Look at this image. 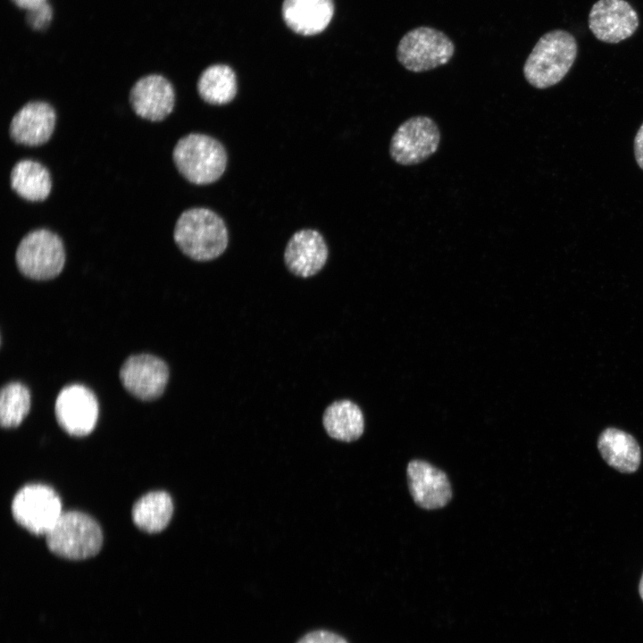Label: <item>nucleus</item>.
Returning a JSON list of instances; mask_svg holds the SVG:
<instances>
[{"label":"nucleus","instance_id":"a211bd4d","mask_svg":"<svg viewBox=\"0 0 643 643\" xmlns=\"http://www.w3.org/2000/svg\"><path fill=\"white\" fill-rule=\"evenodd\" d=\"M10 187L24 200L41 202L48 197L52 189L50 172L37 161L21 159L10 171Z\"/></svg>","mask_w":643,"mask_h":643},{"label":"nucleus","instance_id":"f8f14e48","mask_svg":"<svg viewBox=\"0 0 643 643\" xmlns=\"http://www.w3.org/2000/svg\"><path fill=\"white\" fill-rule=\"evenodd\" d=\"M133 112L149 121H161L173 111L175 91L171 83L160 74L146 75L136 81L129 94Z\"/></svg>","mask_w":643,"mask_h":643},{"label":"nucleus","instance_id":"393cba45","mask_svg":"<svg viewBox=\"0 0 643 643\" xmlns=\"http://www.w3.org/2000/svg\"><path fill=\"white\" fill-rule=\"evenodd\" d=\"M634 153L639 166L643 170V123L635 137Z\"/></svg>","mask_w":643,"mask_h":643},{"label":"nucleus","instance_id":"5701e85b","mask_svg":"<svg viewBox=\"0 0 643 643\" xmlns=\"http://www.w3.org/2000/svg\"><path fill=\"white\" fill-rule=\"evenodd\" d=\"M52 8L47 2L28 10L27 21L37 30L46 29L52 20Z\"/></svg>","mask_w":643,"mask_h":643},{"label":"nucleus","instance_id":"dca6fc26","mask_svg":"<svg viewBox=\"0 0 643 643\" xmlns=\"http://www.w3.org/2000/svg\"><path fill=\"white\" fill-rule=\"evenodd\" d=\"M281 13L286 25L295 33L313 36L330 24L334 4L333 0H284Z\"/></svg>","mask_w":643,"mask_h":643},{"label":"nucleus","instance_id":"4468645a","mask_svg":"<svg viewBox=\"0 0 643 643\" xmlns=\"http://www.w3.org/2000/svg\"><path fill=\"white\" fill-rule=\"evenodd\" d=\"M411 496L417 505L433 510L445 506L452 497L447 474L423 460H412L406 469Z\"/></svg>","mask_w":643,"mask_h":643},{"label":"nucleus","instance_id":"f03ea898","mask_svg":"<svg viewBox=\"0 0 643 643\" xmlns=\"http://www.w3.org/2000/svg\"><path fill=\"white\" fill-rule=\"evenodd\" d=\"M578 52L573 35L554 29L539 38L523 65V75L534 88L544 89L557 84L572 66Z\"/></svg>","mask_w":643,"mask_h":643},{"label":"nucleus","instance_id":"412c9836","mask_svg":"<svg viewBox=\"0 0 643 643\" xmlns=\"http://www.w3.org/2000/svg\"><path fill=\"white\" fill-rule=\"evenodd\" d=\"M200 97L213 105L231 102L237 94V78L226 64H213L202 71L196 84Z\"/></svg>","mask_w":643,"mask_h":643},{"label":"nucleus","instance_id":"39448f33","mask_svg":"<svg viewBox=\"0 0 643 643\" xmlns=\"http://www.w3.org/2000/svg\"><path fill=\"white\" fill-rule=\"evenodd\" d=\"M452 39L443 31L420 26L407 31L397 47V59L407 71L419 73L447 64L455 54Z\"/></svg>","mask_w":643,"mask_h":643},{"label":"nucleus","instance_id":"bb28decb","mask_svg":"<svg viewBox=\"0 0 643 643\" xmlns=\"http://www.w3.org/2000/svg\"><path fill=\"white\" fill-rule=\"evenodd\" d=\"M639 593L643 601V573H642V576H641V579H640L639 584Z\"/></svg>","mask_w":643,"mask_h":643},{"label":"nucleus","instance_id":"f257e3e1","mask_svg":"<svg viewBox=\"0 0 643 643\" xmlns=\"http://www.w3.org/2000/svg\"><path fill=\"white\" fill-rule=\"evenodd\" d=\"M179 249L197 262H207L221 255L229 243L227 226L211 209L192 207L179 216L173 230Z\"/></svg>","mask_w":643,"mask_h":643},{"label":"nucleus","instance_id":"a878e982","mask_svg":"<svg viewBox=\"0 0 643 643\" xmlns=\"http://www.w3.org/2000/svg\"><path fill=\"white\" fill-rule=\"evenodd\" d=\"M20 8L27 11L46 2V0H13Z\"/></svg>","mask_w":643,"mask_h":643},{"label":"nucleus","instance_id":"b1692460","mask_svg":"<svg viewBox=\"0 0 643 643\" xmlns=\"http://www.w3.org/2000/svg\"><path fill=\"white\" fill-rule=\"evenodd\" d=\"M297 643H348L343 637L332 631L318 630L302 637Z\"/></svg>","mask_w":643,"mask_h":643},{"label":"nucleus","instance_id":"aec40b11","mask_svg":"<svg viewBox=\"0 0 643 643\" xmlns=\"http://www.w3.org/2000/svg\"><path fill=\"white\" fill-rule=\"evenodd\" d=\"M173 513L171 496L164 491L148 492L135 502L132 521L140 530L154 533L163 530Z\"/></svg>","mask_w":643,"mask_h":643},{"label":"nucleus","instance_id":"ddd939ff","mask_svg":"<svg viewBox=\"0 0 643 643\" xmlns=\"http://www.w3.org/2000/svg\"><path fill=\"white\" fill-rule=\"evenodd\" d=\"M56 113L47 102L34 100L24 104L12 117L9 136L19 145L38 146L52 137Z\"/></svg>","mask_w":643,"mask_h":643},{"label":"nucleus","instance_id":"423d86ee","mask_svg":"<svg viewBox=\"0 0 643 643\" xmlns=\"http://www.w3.org/2000/svg\"><path fill=\"white\" fill-rule=\"evenodd\" d=\"M15 261L20 272L29 279H54L61 273L65 263L63 240L47 229L33 230L20 241Z\"/></svg>","mask_w":643,"mask_h":643},{"label":"nucleus","instance_id":"1a4fd4ad","mask_svg":"<svg viewBox=\"0 0 643 643\" xmlns=\"http://www.w3.org/2000/svg\"><path fill=\"white\" fill-rule=\"evenodd\" d=\"M54 413L59 425L70 435L90 433L97 422L98 402L94 392L84 385L71 384L62 388Z\"/></svg>","mask_w":643,"mask_h":643},{"label":"nucleus","instance_id":"9d476101","mask_svg":"<svg viewBox=\"0 0 643 643\" xmlns=\"http://www.w3.org/2000/svg\"><path fill=\"white\" fill-rule=\"evenodd\" d=\"M123 387L141 400H154L164 391L169 380V368L161 358L150 354L129 356L120 370Z\"/></svg>","mask_w":643,"mask_h":643},{"label":"nucleus","instance_id":"f3484780","mask_svg":"<svg viewBox=\"0 0 643 643\" xmlns=\"http://www.w3.org/2000/svg\"><path fill=\"white\" fill-rule=\"evenodd\" d=\"M597 447L607 464L620 472L632 473L639 467V445L630 434L623 430L616 428L604 430L598 437Z\"/></svg>","mask_w":643,"mask_h":643},{"label":"nucleus","instance_id":"7ed1b4c3","mask_svg":"<svg viewBox=\"0 0 643 643\" xmlns=\"http://www.w3.org/2000/svg\"><path fill=\"white\" fill-rule=\"evenodd\" d=\"M227 153L216 138L201 133L180 138L172 150V161L180 174L195 185L218 180L227 166Z\"/></svg>","mask_w":643,"mask_h":643},{"label":"nucleus","instance_id":"9b49d317","mask_svg":"<svg viewBox=\"0 0 643 643\" xmlns=\"http://www.w3.org/2000/svg\"><path fill=\"white\" fill-rule=\"evenodd\" d=\"M639 16L625 0H598L589 14V28L600 41L616 44L637 30Z\"/></svg>","mask_w":643,"mask_h":643},{"label":"nucleus","instance_id":"0eeeda50","mask_svg":"<svg viewBox=\"0 0 643 643\" xmlns=\"http://www.w3.org/2000/svg\"><path fill=\"white\" fill-rule=\"evenodd\" d=\"M440 138L439 128L432 118L413 116L394 132L389 144L390 157L404 166L421 163L437 152Z\"/></svg>","mask_w":643,"mask_h":643},{"label":"nucleus","instance_id":"4be33fe9","mask_svg":"<svg viewBox=\"0 0 643 643\" xmlns=\"http://www.w3.org/2000/svg\"><path fill=\"white\" fill-rule=\"evenodd\" d=\"M30 408V393L18 381L5 384L0 393V423L4 428L18 426Z\"/></svg>","mask_w":643,"mask_h":643},{"label":"nucleus","instance_id":"20e7f679","mask_svg":"<svg viewBox=\"0 0 643 643\" xmlns=\"http://www.w3.org/2000/svg\"><path fill=\"white\" fill-rule=\"evenodd\" d=\"M49 550L56 555L80 560L96 555L103 543L101 527L95 519L79 511L62 513L46 534Z\"/></svg>","mask_w":643,"mask_h":643},{"label":"nucleus","instance_id":"2eb2a0df","mask_svg":"<svg viewBox=\"0 0 643 643\" xmlns=\"http://www.w3.org/2000/svg\"><path fill=\"white\" fill-rule=\"evenodd\" d=\"M329 249L322 235L313 229L295 232L287 243L284 263L295 276L309 278L317 274L325 265Z\"/></svg>","mask_w":643,"mask_h":643},{"label":"nucleus","instance_id":"6e6552de","mask_svg":"<svg viewBox=\"0 0 643 643\" xmlns=\"http://www.w3.org/2000/svg\"><path fill=\"white\" fill-rule=\"evenodd\" d=\"M11 510L16 522L36 535H46L63 513L57 493L43 484H28L18 490Z\"/></svg>","mask_w":643,"mask_h":643},{"label":"nucleus","instance_id":"6ab92c4d","mask_svg":"<svg viewBox=\"0 0 643 643\" xmlns=\"http://www.w3.org/2000/svg\"><path fill=\"white\" fill-rule=\"evenodd\" d=\"M322 422L331 438L346 442L356 440L364 430L362 410L348 399L330 404L323 413Z\"/></svg>","mask_w":643,"mask_h":643}]
</instances>
